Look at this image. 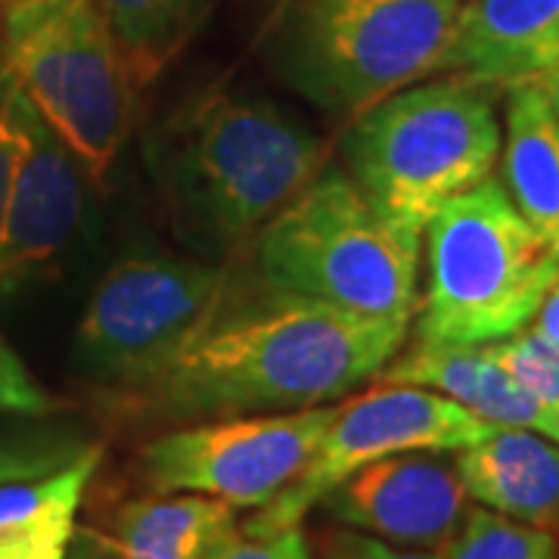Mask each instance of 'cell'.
Here are the masks:
<instances>
[{
	"mask_svg": "<svg viewBox=\"0 0 559 559\" xmlns=\"http://www.w3.org/2000/svg\"><path fill=\"white\" fill-rule=\"evenodd\" d=\"M234 507L205 495H156L124 503L116 520L119 559H202Z\"/></svg>",
	"mask_w": 559,
	"mask_h": 559,
	"instance_id": "18",
	"label": "cell"
},
{
	"mask_svg": "<svg viewBox=\"0 0 559 559\" xmlns=\"http://www.w3.org/2000/svg\"><path fill=\"white\" fill-rule=\"evenodd\" d=\"M419 255L423 237L385 218L345 168L318 171L259 230V271L274 293L367 318L414 320Z\"/></svg>",
	"mask_w": 559,
	"mask_h": 559,
	"instance_id": "4",
	"label": "cell"
},
{
	"mask_svg": "<svg viewBox=\"0 0 559 559\" xmlns=\"http://www.w3.org/2000/svg\"><path fill=\"white\" fill-rule=\"evenodd\" d=\"M377 380L432 389L491 426H522L559 441L557 419L491 358L485 345L417 342L411 352H399L389 360Z\"/></svg>",
	"mask_w": 559,
	"mask_h": 559,
	"instance_id": "15",
	"label": "cell"
},
{
	"mask_svg": "<svg viewBox=\"0 0 559 559\" xmlns=\"http://www.w3.org/2000/svg\"><path fill=\"white\" fill-rule=\"evenodd\" d=\"M311 559H441V550L399 547V544H389L367 532L342 525L320 535L318 550L311 554Z\"/></svg>",
	"mask_w": 559,
	"mask_h": 559,
	"instance_id": "24",
	"label": "cell"
},
{
	"mask_svg": "<svg viewBox=\"0 0 559 559\" xmlns=\"http://www.w3.org/2000/svg\"><path fill=\"white\" fill-rule=\"evenodd\" d=\"M559 69V0H463L439 75L516 87Z\"/></svg>",
	"mask_w": 559,
	"mask_h": 559,
	"instance_id": "13",
	"label": "cell"
},
{
	"mask_svg": "<svg viewBox=\"0 0 559 559\" xmlns=\"http://www.w3.org/2000/svg\"><path fill=\"white\" fill-rule=\"evenodd\" d=\"M318 503L348 528L417 550H441L469 510L457 466L441 451L373 460L333 485Z\"/></svg>",
	"mask_w": 559,
	"mask_h": 559,
	"instance_id": "11",
	"label": "cell"
},
{
	"mask_svg": "<svg viewBox=\"0 0 559 559\" xmlns=\"http://www.w3.org/2000/svg\"><path fill=\"white\" fill-rule=\"evenodd\" d=\"M441 559H559V544L547 528L469 507L454 538L441 547Z\"/></svg>",
	"mask_w": 559,
	"mask_h": 559,
	"instance_id": "20",
	"label": "cell"
},
{
	"mask_svg": "<svg viewBox=\"0 0 559 559\" xmlns=\"http://www.w3.org/2000/svg\"><path fill=\"white\" fill-rule=\"evenodd\" d=\"M485 348L559 423V345L525 326L516 336Z\"/></svg>",
	"mask_w": 559,
	"mask_h": 559,
	"instance_id": "21",
	"label": "cell"
},
{
	"mask_svg": "<svg viewBox=\"0 0 559 559\" xmlns=\"http://www.w3.org/2000/svg\"><path fill=\"white\" fill-rule=\"evenodd\" d=\"M60 411V401L44 392L38 380L25 370L13 348L0 345V414H20V417H47Z\"/></svg>",
	"mask_w": 559,
	"mask_h": 559,
	"instance_id": "23",
	"label": "cell"
},
{
	"mask_svg": "<svg viewBox=\"0 0 559 559\" xmlns=\"http://www.w3.org/2000/svg\"><path fill=\"white\" fill-rule=\"evenodd\" d=\"M97 463L100 448H84L47 476L0 485V559L69 557L81 495Z\"/></svg>",
	"mask_w": 559,
	"mask_h": 559,
	"instance_id": "17",
	"label": "cell"
},
{
	"mask_svg": "<svg viewBox=\"0 0 559 559\" xmlns=\"http://www.w3.org/2000/svg\"><path fill=\"white\" fill-rule=\"evenodd\" d=\"M0 345H3V340H0Z\"/></svg>",
	"mask_w": 559,
	"mask_h": 559,
	"instance_id": "29",
	"label": "cell"
},
{
	"mask_svg": "<svg viewBox=\"0 0 559 559\" xmlns=\"http://www.w3.org/2000/svg\"><path fill=\"white\" fill-rule=\"evenodd\" d=\"M411 323L342 311L274 293L237 318H221L146 389L150 404L178 419L299 411L345 399L380 377Z\"/></svg>",
	"mask_w": 559,
	"mask_h": 559,
	"instance_id": "1",
	"label": "cell"
},
{
	"mask_svg": "<svg viewBox=\"0 0 559 559\" xmlns=\"http://www.w3.org/2000/svg\"><path fill=\"white\" fill-rule=\"evenodd\" d=\"M227 299L221 267L128 255L97 283L79 323V355L103 382L150 389L205 336Z\"/></svg>",
	"mask_w": 559,
	"mask_h": 559,
	"instance_id": "8",
	"label": "cell"
},
{
	"mask_svg": "<svg viewBox=\"0 0 559 559\" xmlns=\"http://www.w3.org/2000/svg\"><path fill=\"white\" fill-rule=\"evenodd\" d=\"M81 451V444H0V485L47 476Z\"/></svg>",
	"mask_w": 559,
	"mask_h": 559,
	"instance_id": "25",
	"label": "cell"
},
{
	"mask_svg": "<svg viewBox=\"0 0 559 559\" xmlns=\"http://www.w3.org/2000/svg\"><path fill=\"white\" fill-rule=\"evenodd\" d=\"M323 146L274 103L212 94L178 131L175 193L212 242L261 230L320 171Z\"/></svg>",
	"mask_w": 559,
	"mask_h": 559,
	"instance_id": "7",
	"label": "cell"
},
{
	"mask_svg": "<svg viewBox=\"0 0 559 559\" xmlns=\"http://www.w3.org/2000/svg\"><path fill=\"white\" fill-rule=\"evenodd\" d=\"M0 60L103 183L134 124V69L91 0H0Z\"/></svg>",
	"mask_w": 559,
	"mask_h": 559,
	"instance_id": "6",
	"label": "cell"
},
{
	"mask_svg": "<svg viewBox=\"0 0 559 559\" xmlns=\"http://www.w3.org/2000/svg\"><path fill=\"white\" fill-rule=\"evenodd\" d=\"M119 40L134 79H146L168 60L200 20L205 0H91Z\"/></svg>",
	"mask_w": 559,
	"mask_h": 559,
	"instance_id": "19",
	"label": "cell"
},
{
	"mask_svg": "<svg viewBox=\"0 0 559 559\" xmlns=\"http://www.w3.org/2000/svg\"><path fill=\"white\" fill-rule=\"evenodd\" d=\"M500 143L491 87L448 75L417 81L355 116L342 162L385 218L423 237L444 202L495 175Z\"/></svg>",
	"mask_w": 559,
	"mask_h": 559,
	"instance_id": "2",
	"label": "cell"
},
{
	"mask_svg": "<svg viewBox=\"0 0 559 559\" xmlns=\"http://www.w3.org/2000/svg\"><path fill=\"white\" fill-rule=\"evenodd\" d=\"M336 401L299 411L202 419L140 448V473L156 495H205L237 507H264L305 469Z\"/></svg>",
	"mask_w": 559,
	"mask_h": 559,
	"instance_id": "9",
	"label": "cell"
},
{
	"mask_svg": "<svg viewBox=\"0 0 559 559\" xmlns=\"http://www.w3.org/2000/svg\"><path fill=\"white\" fill-rule=\"evenodd\" d=\"M498 426L473 417L457 401L432 389L380 382L358 399L340 404L333 423L296 479L277 498L259 507L242 528L271 535L299 525L318 500L355 469L404 451L454 454L481 441Z\"/></svg>",
	"mask_w": 559,
	"mask_h": 559,
	"instance_id": "10",
	"label": "cell"
},
{
	"mask_svg": "<svg viewBox=\"0 0 559 559\" xmlns=\"http://www.w3.org/2000/svg\"><path fill=\"white\" fill-rule=\"evenodd\" d=\"M426 289L417 342L491 345L522 333L559 280V261L500 178L444 202L423 230Z\"/></svg>",
	"mask_w": 559,
	"mask_h": 559,
	"instance_id": "3",
	"label": "cell"
},
{
	"mask_svg": "<svg viewBox=\"0 0 559 559\" xmlns=\"http://www.w3.org/2000/svg\"><path fill=\"white\" fill-rule=\"evenodd\" d=\"M528 326H532L535 333H540L544 340H550L554 345H559V280L550 286V293L544 296L538 314L532 318Z\"/></svg>",
	"mask_w": 559,
	"mask_h": 559,
	"instance_id": "27",
	"label": "cell"
},
{
	"mask_svg": "<svg viewBox=\"0 0 559 559\" xmlns=\"http://www.w3.org/2000/svg\"><path fill=\"white\" fill-rule=\"evenodd\" d=\"M540 87H544V94H547V100H550V106H554V112H557L559 119V69L550 72L547 79H540Z\"/></svg>",
	"mask_w": 559,
	"mask_h": 559,
	"instance_id": "28",
	"label": "cell"
},
{
	"mask_svg": "<svg viewBox=\"0 0 559 559\" xmlns=\"http://www.w3.org/2000/svg\"><path fill=\"white\" fill-rule=\"evenodd\" d=\"M503 190L559 261V119L540 81L507 87Z\"/></svg>",
	"mask_w": 559,
	"mask_h": 559,
	"instance_id": "16",
	"label": "cell"
},
{
	"mask_svg": "<svg viewBox=\"0 0 559 559\" xmlns=\"http://www.w3.org/2000/svg\"><path fill=\"white\" fill-rule=\"evenodd\" d=\"M20 84L0 60V218L20 156Z\"/></svg>",
	"mask_w": 559,
	"mask_h": 559,
	"instance_id": "26",
	"label": "cell"
},
{
	"mask_svg": "<svg viewBox=\"0 0 559 559\" xmlns=\"http://www.w3.org/2000/svg\"><path fill=\"white\" fill-rule=\"evenodd\" d=\"M463 0H289L280 72L330 116L364 109L439 75Z\"/></svg>",
	"mask_w": 559,
	"mask_h": 559,
	"instance_id": "5",
	"label": "cell"
},
{
	"mask_svg": "<svg viewBox=\"0 0 559 559\" xmlns=\"http://www.w3.org/2000/svg\"><path fill=\"white\" fill-rule=\"evenodd\" d=\"M466 498L479 507L547 528H559V441L522 426H498L485 439L454 451Z\"/></svg>",
	"mask_w": 559,
	"mask_h": 559,
	"instance_id": "14",
	"label": "cell"
},
{
	"mask_svg": "<svg viewBox=\"0 0 559 559\" xmlns=\"http://www.w3.org/2000/svg\"><path fill=\"white\" fill-rule=\"evenodd\" d=\"M202 559H311V547L299 525L271 535H252L230 522L215 535Z\"/></svg>",
	"mask_w": 559,
	"mask_h": 559,
	"instance_id": "22",
	"label": "cell"
},
{
	"mask_svg": "<svg viewBox=\"0 0 559 559\" xmlns=\"http://www.w3.org/2000/svg\"><path fill=\"white\" fill-rule=\"evenodd\" d=\"M84 175L69 143L20 94V156L0 218V289L35 274L75 237Z\"/></svg>",
	"mask_w": 559,
	"mask_h": 559,
	"instance_id": "12",
	"label": "cell"
}]
</instances>
